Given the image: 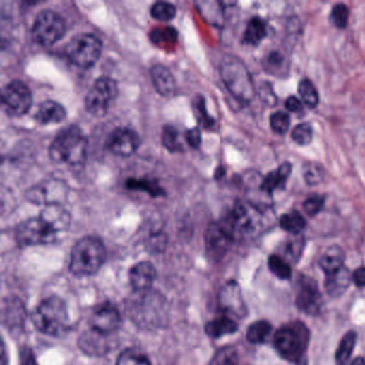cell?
Returning <instances> with one entry per match:
<instances>
[{
    "mask_svg": "<svg viewBox=\"0 0 365 365\" xmlns=\"http://www.w3.org/2000/svg\"><path fill=\"white\" fill-rule=\"evenodd\" d=\"M131 321L144 330L159 329L169 321L167 302L157 290L134 292L126 304Z\"/></svg>",
    "mask_w": 365,
    "mask_h": 365,
    "instance_id": "obj_1",
    "label": "cell"
},
{
    "mask_svg": "<svg viewBox=\"0 0 365 365\" xmlns=\"http://www.w3.org/2000/svg\"><path fill=\"white\" fill-rule=\"evenodd\" d=\"M31 321L38 331L54 337H62L69 333L70 317L64 300L57 296L45 298L33 311Z\"/></svg>",
    "mask_w": 365,
    "mask_h": 365,
    "instance_id": "obj_2",
    "label": "cell"
},
{
    "mask_svg": "<svg viewBox=\"0 0 365 365\" xmlns=\"http://www.w3.org/2000/svg\"><path fill=\"white\" fill-rule=\"evenodd\" d=\"M49 155L55 163L80 165L86 160V136L78 126H66L54 138L49 146Z\"/></svg>",
    "mask_w": 365,
    "mask_h": 365,
    "instance_id": "obj_3",
    "label": "cell"
},
{
    "mask_svg": "<svg viewBox=\"0 0 365 365\" xmlns=\"http://www.w3.org/2000/svg\"><path fill=\"white\" fill-rule=\"evenodd\" d=\"M107 249L99 238L88 236L78 240L70 254L69 269L76 277L95 275L107 261Z\"/></svg>",
    "mask_w": 365,
    "mask_h": 365,
    "instance_id": "obj_4",
    "label": "cell"
},
{
    "mask_svg": "<svg viewBox=\"0 0 365 365\" xmlns=\"http://www.w3.org/2000/svg\"><path fill=\"white\" fill-rule=\"evenodd\" d=\"M220 73L230 95L242 103L252 101L255 97L254 83L246 64L239 57L224 56L220 66Z\"/></svg>",
    "mask_w": 365,
    "mask_h": 365,
    "instance_id": "obj_5",
    "label": "cell"
},
{
    "mask_svg": "<svg viewBox=\"0 0 365 365\" xmlns=\"http://www.w3.org/2000/svg\"><path fill=\"white\" fill-rule=\"evenodd\" d=\"M261 209L250 202L239 201L232 207L221 226L232 240L251 237L261 226Z\"/></svg>",
    "mask_w": 365,
    "mask_h": 365,
    "instance_id": "obj_6",
    "label": "cell"
},
{
    "mask_svg": "<svg viewBox=\"0 0 365 365\" xmlns=\"http://www.w3.org/2000/svg\"><path fill=\"white\" fill-rule=\"evenodd\" d=\"M308 329L301 323L281 328L275 335V346L286 360L297 362L301 358L309 343Z\"/></svg>",
    "mask_w": 365,
    "mask_h": 365,
    "instance_id": "obj_7",
    "label": "cell"
},
{
    "mask_svg": "<svg viewBox=\"0 0 365 365\" xmlns=\"http://www.w3.org/2000/svg\"><path fill=\"white\" fill-rule=\"evenodd\" d=\"M102 53V42L91 33H82L66 45V54L72 64L82 69L95 66Z\"/></svg>",
    "mask_w": 365,
    "mask_h": 365,
    "instance_id": "obj_8",
    "label": "cell"
},
{
    "mask_svg": "<svg viewBox=\"0 0 365 365\" xmlns=\"http://www.w3.org/2000/svg\"><path fill=\"white\" fill-rule=\"evenodd\" d=\"M118 95V85L112 78L102 76L95 80L85 99L87 112L95 117L107 115L112 103Z\"/></svg>",
    "mask_w": 365,
    "mask_h": 365,
    "instance_id": "obj_9",
    "label": "cell"
},
{
    "mask_svg": "<svg viewBox=\"0 0 365 365\" xmlns=\"http://www.w3.org/2000/svg\"><path fill=\"white\" fill-rule=\"evenodd\" d=\"M66 26L57 12L45 10L37 16L32 26V38L38 44L51 47L64 38Z\"/></svg>",
    "mask_w": 365,
    "mask_h": 365,
    "instance_id": "obj_10",
    "label": "cell"
},
{
    "mask_svg": "<svg viewBox=\"0 0 365 365\" xmlns=\"http://www.w3.org/2000/svg\"><path fill=\"white\" fill-rule=\"evenodd\" d=\"M16 236L20 246H33L54 244L58 234L44 220L38 217L22 222L16 228Z\"/></svg>",
    "mask_w": 365,
    "mask_h": 365,
    "instance_id": "obj_11",
    "label": "cell"
},
{
    "mask_svg": "<svg viewBox=\"0 0 365 365\" xmlns=\"http://www.w3.org/2000/svg\"><path fill=\"white\" fill-rule=\"evenodd\" d=\"M1 97L4 107L14 116L24 115L32 105L30 89L22 80H12L6 85L1 92Z\"/></svg>",
    "mask_w": 365,
    "mask_h": 365,
    "instance_id": "obj_12",
    "label": "cell"
},
{
    "mask_svg": "<svg viewBox=\"0 0 365 365\" xmlns=\"http://www.w3.org/2000/svg\"><path fill=\"white\" fill-rule=\"evenodd\" d=\"M68 195V186L58 180H47L33 186L26 193V198L33 204L51 206L61 205Z\"/></svg>",
    "mask_w": 365,
    "mask_h": 365,
    "instance_id": "obj_13",
    "label": "cell"
},
{
    "mask_svg": "<svg viewBox=\"0 0 365 365\" xmlns=\"http://www.w3.org/2000/svg\"><path fill=\"white\" fill-rule=\"evenodd\" d=\"M90 325L91 329L103 333L107 337L113 335L121 325V316H120L119 311L109 302L99 304L91 314Z\"/></svg>",
    "mask_w": 365,
    "mask_h": 365,
    "instance_id": "obj_14",
    "label": "cell"
},
{
    "mask_svg": "<svg viewBox=\"0 0 365 365\" xmlns=\"http://www.w3.org/2000/svg\"><path fill=\"white\" fill-rule=\"evenodd\" d=\"M217 301L220 309L224 313L239 318L246 315V302L242 298L241 289L237 282L229 281L222 286L217 296Z\"/></svg>",
    "mask_w": 365,
    "mask_h": 365,
    "instance_id": "obj_15",
    "label": "cell"
},
{
    "mask_svg": "<svg viewBox=\"0 0 365 365\" xmlns=\"http://www.w3.org/2000/svg\"><path fill=\"white\" fill-rule=\"evenodd\" d=\"M140 145V136L136 131L128 128H117L107 140V147L114 155L130 157Z\"/></svg>",
    "mask_w": 365,
    "mask_h": 365,
    "instance_id": "obj_16",
    "label": "cell"
},
{
    "mask_svg": "<svg viewBox=\"0 0 365 365\" xmlns=\"http://www.w3.org/2000/svg\"><path fill=\"white\" fill-rule=\"evenodd\" d=\"M26 313V308L20 299L16 297L4 299L1 321L12 335H18L24 329Z\"/></svg>",
    "mask_w": 365,
    "mask_h": 365,
    "instance_id": "obj_17",
    "label": "cell"
},
{
    "mask_svg": "<svg viewBox=\"0 0 365 365\" xmlns=\"http://www.w3.org/2000/svg\"><path fill=\"white\" fill-rule=\"evenodd\" d=\"M234 240L224 230L220 223H211L206 230L205 244L209 257L213 261H220L229 249L230 244Z\"/></svg>",
    "mask_w": 365,
    "mask_h": 365,
    "instance_id": "obj_18",
    "label": "cell"
},
{
    "mask_svg": "<svg viewBox=\"0 0 365 365\" xmlns=\"http://www.w3.org/2000/svg\"><path fill=\"white\" fill-rule=\"evenodd\" d=\"M296 302L297 306L306 313L314 314L319 310L321 294L316 283L313 280L301 277L297 290Z\"/></svg>",
    "mask_w": 365,
    "mask_h": 365,
    "instance_id": "obj_19",
    "label": "cell"
},
{
    "mask_svg": "<svg viewBox=\"0 0 365 365\" xmlns=\"http://www.w3.org/2000/svg\"><path fill=\"white\" fill-rule=\"evenodd\" d=\"M155 279H157V269L150 261H140L136 263L128 273V280L134 292L152 289Z\"/></svg>",
    "mask_w": 365,
    "mask_h": 365,
    "instance_id": "obj_20",
    "label": "cell"
},
{
    "mask_svg": "<svg viewBox=\"0 0 365 365\" xmlns=\"http://www.w3.org/2000/svg\"><path fill=\"white\" fill-rule=\"evenodd\" d=\"M78 347L89 357H102L109 352L107 335L90 329L85 331L78 339Z\"/></svg>",
    "mask_w": 365,
    "mask_h": 365,
    "instance_id": "obj_21",
    "label": "cell"
},
{
    "mask_svg": "<svg viewBox=\"0 0 365 365\" xmlns=\"http://www.w3.org/2000/svg\"><path fill=\"white\" fill-rule=\"evenodd\" d=\"M292 165L289 162H284L275 171L270 172L263 178L259 189L267 195L273 194L275 191L284 190L288 178L292 175Z\"/></svg>",
    "mask_w": 365,
    "mask_h": 365,
    "instance_id": "obj_22",
    "label": "cell"
},
{
    "mask_svg": "<svg viewBox=\"0 0 365 365\" xmlns=\"http://www.w3.org/2000/svg\"><path fill=\"white\" fill-rule=\"evenodd\" d=\"M155 90L163 97H171L176 91V80L173 74L163 64H155L150 71Z\"/></svg>",
    "mask_w": 365,
    "mask_h": 365,
    "instance_id": "obj_23",
    "label": "cell"
},
{
    "mask_svg": "<svg viewBox=\"0 0 365 365\" xmlns=\"http://www.w3.org/2000/svg\"><path fill=\"white\" fill-rule=\"evenodd\" d=\"M39 217L44 220L57 234L66 232L70 226V213L61 205H51L41 211Z\"/></svg>",
    "mask_w": 365,
    "mask_h": 365,
    "instance_id": "obj_24",
    "label": "cell"
},
{
    "mask_svg": "<svg viewBox=\"0 0 365 365\" xmlns=\"http://www.w3.org/2000/svg\"><path fill=\"white\" fill-rule=\"evenodd\" d=\"M66 111L61 104L55 101L41 103L36 114V119L41 124H56L64 121Z\"/></svg>",
    "mask_w": 365,
    "mask_h": 365,
    "instance_id": "obj_25",
    "label": "cell"
},
{
    "mask_svg": "<svg viewBox=\"0 0 365 365\" xmlns=\"http://www.w3.org/2000/svg\"><path fill=\"white\" fill-rule=\"evenodd\" d=\"M238 330L237 323L232 321L230 317L220 316L213 319L205 325V332L209 337L213 339H220L224 335H232Z\"/></svg>",
    "mask_w": 365,
    "mask_h": 365,
    "instance_id": "obj_26",
    "label": "cell"
},
{
    "mask_svg": "<svg viewBox=\"0 0 365 365\" xmlns=\"http://www.w3.org/2000/svg\"><path fill=\"white\" fill-rule=\"evenodd\" d=\"M345 254L342 248L337 246H330L327 249L321 258V267L328 275L337 273L344 267Z\"/></svg>",
    "mask_w": 365,
    "mask_h": 365,
    "instance_id": "obj_27",
    "label": "cell"
},
{
    "mask_svg": "<svg viewBox=\"0 0 365 365\" xmlns=\"http://www.w3.org/2000/svg\"><path fill=\"white\" fill-rule=\"evenodd\" d=\"M267 37V24L263 18L254 16L249 20L244 33V43L257 47Z\"/></svg>",
    "mask_w": 365,
    "mask_h": 365,
    "instance_id": "obj_28",
    "label": "cell"
},
{
    "mask_svg": "<svg viewBox=\"0 0 365 365\" xmlns=\"http://www.w3.org/2000/svg\"><path fill=\"white\" fill-rule=\"evenodd\" d=\"M352 279V275L348 269L343 267L337 273L328 275L327 283H325L327 292L332 296H340L347 289Z\"/></svg>",
    "mask_w": 365,
    "mask_h": 365,
    "instance_id": "obj_29",
    "label": "cell"
},
{
    "mask_svg": "<svg viewBox=\"0 0 365 365\" xmlns=\"http://www.w3.org/2000/svg\"><path fill=\"white\" fill-rule=\"evenodd\" d=\"M263 66L265 71L271 76H287V60L283 54L277 51H273L267 54L263 60Z\"/></svg>",
    "mask_w": 365,
    "mask_h": 365,
    "instance_id": "obj_30",
    "label": "cell"
},
{
    "mask_svg": "<svg viewBox=\"0 0 365 365\" xmlns=\"http://www.w3.org/2000/svg\"><path fill=\"white\" fill-rule=\"evenodd\" d=\"M280 226L292 235H298L306 227V220L299 211L292 210L280 217Z\"/></svg>",
    "mask_w": 365,
    "mask_h": 365,
    "instance_id": "obj_31",
    "label": "cell"
},
{
    "mask_svg": "<svg viewBox=\"0 0 365 365\" xmlns=\"http://www.w3.org/2000/svg\"><path fill=\"white\" fill-rule=\"evenodd\" d=\"M298 92L301 97L302 102L309 109H315L319 103V95L315 85L309 78L300 80L298 85Z\"/></svg>",
    "mask_w": 365,
    "mask_h": 365,
    "instance_id": "obj_32",
    "label": "cell"
},
{
    "mask_svg": "<svg viewBox=\"0 0 365 365\" xmlns=\"http://www.w3.org/2000/svg\"><path fill=\"white\" fill-rule=\"evenodd\" d=\"M357 335L354 331L348 332L347 335L342 339L337 352V362L339 365H346L349 361L350 356L354 352L356 345Z\"/></svg>",
    "mask_w": 365,
    "mask_h": 365,
    "instance_id": "obj_33",
    "label": "cell"
},
{
    "mask_svg": "<svg viewBox=\"0 0 365 365\" xmlns=\"http://www.w3.org/2000/svg\"><path fill=\"white\" fill-rule=\"evenodd\" d=\"M270 323L265 321H259L249 327L246 332V339L250 343L261 344L265 341L267 337L270 335Z\"/></svg>",
    "mask_w": 365,
    "mask_h": 365,
    "instance_id": "obj_34",
    "label": "cell"
},
{
    "mask_svg": "<svg viewBox=\"0 0 365 365\" xmlns=\"http://www.w3.org/2000/svg\"><path fill=\"white\" fill-rule=\"evenodd\" d=\"M116 365H152L148 357L136 348L126 349L118 357Z\"/></svg>",
    "mask_w": 365,
    "mask_h": 365,
    "instance_id": "obj_35",
    "label": "cell"
},
{
    "mask_svg": "<svg viewBox=\"0 0 365 365\" xmlns=\"http://www.w3.org/2000/svg\"><path fill=\"white\" fill-rule=\"evenodd\" d=\"M193 111L198 120L199 124L205 128H211L215 126V120L207 113L205 99L202 95H196L193 101Z\"/></svg>",
    "mask_w": 365,
    "mask_h": 365,
    "instance_id": "obj_36",
    "label": "cell"
},
{
    "mask_svg": "<svg viewBox=\"0 0 365 365\" xmlns=\"http://www.w3.org/2000/svg\"><path fill=\"white\" fill-rule=\"evenodd\" d=\"M314 131L313 126L308 122H302L294 126L292 131V138L296 144L300 146H308L312 143Z\"/></svg>",
    "mask_w": 365,
    "mask_h": 365,
    "instance_id": "obj_37",
    "label": "cell"
},
{
    "mask_svg": "<svg viewBox=\"0 0 365 365\" xmlns=\"http://www.w3.org/2000/svg\"><path fill=\"white\" fill-rule=\"evenodd\" d=\"M162 144L171 152H179L182 150V144L179 140V132L172 126H166L163 128Z\"/></svg>",
    "mask_w": 365,
    "mask_h": 365,
    "instance_id": "obj_38",
    "label": "cell"
},
{
    "mask_svg": "<svg viewBox=\"0 0 365 365\" xmlns=\"http://www.w3.org/2000/svg\"><path fill=\"white\" fill-rule=\"evenodd\" d=\"M238 362H239V358L236 348L226 346L215 352L210 365H238Z\"/></svg>",
    "mask_w": 365,
    "mask_h": 365,
    "instance_id": "obj_39",
    "label": "cell"
},
{
    "mask_svg": "<svg viewBox=\"0 0 365 365\" xmlns=\"http://www.w3.org/2000/svg\"><path fill=\"white\" fill-rule=\"evenodd\" d=\"M350 10L345 4H335L331 9L330 20L337 28L344 29L347 27L349 20Z\"/></svg>",
    "mask_w": 365,
    "mask_h": 365,
    "instance_id": "obj_40",
    "label": "cell"
},
{
    "mask_svg": "<svg viewBox=\"0 0 365 365\" xmlns=\"http://www.w3.org/2000/svg\"><path fill=\"white\" fill-rule=\"evenodd\" d=\"M126 186L130 190L144 191L151 196H159V195L163 194L161 186L157 182L148 179H130L126 182Z\"/></svg>",
    "mask_w": 365,
    "mask_h": 365,
    "instance_id": "obj_41",
    "label": "cell"
},
{
    "mask_svg": "<svg viewBox=\"0 0 365 365\" xmlns=\"http://www.w3.org/2000/svg\"><path fill=\"white\" fill-rule=\"evenodd\" d=\"M176 7L169 3H155L151 7L150 14L153 18L160 22H169L176 16Z\"/></svg>",
    "mask_w": 365,
    "mask_h": 365,
    "instance_id": "obj_42",
    "label": "cell"
},
{
    "mask_svg": "<svg viewBox=\"0 0 365 365\" xmlns=\"http://www.w3.org/2000/svg\"><path fill=\"white\" fill-rule=\"evenodd\" d=\"M271 130L277 134H285L290 126V116L286 112H275L269 118Z\"/></svg>",
    "mask_w": 365,
    "mask_h": 365,
    "instance_id": "obj_43",
    "label": "cell"
},
{
    "mask_svg": "<svg viewBox=\"0 0 365 365\" xmlns=\"http://www.w3.org/2000/svg\"><path fill=\"white\" fill-rule=\"evenodd\" d=\"M269 268L275 273L277 277L281 279H289L292 275V268L290 265L277 255H271L269 257Z\"/></svg>",
    "mask_w": 365,
    "mask_h": 365,
    "instance_id": "obj_44",
    "label": "cell"
},
{
    "mask_svg": "<svg viewBox=\"0 0 365 365\" xmlns=\"http://www.w3.org/2000/svg\"><path fill=\"white\" fill-rule=\"evenodd\" d=\"M323 206H325V197L321 195H311L304 203V211L310 217L318 215L323 210Z\"/></svg>",
    "mask_w": 365,
    "mask_h": 365,
    "instance_id": "obj_45",
    "label": "cell"
},
{
    "mask_svg": "<svg viewBox=\"0 0 365 365\" xmlns=\"http://www.w3.org/2000/svg\"><path fill=\"white\" fill-rule=\"evenodd\" d=\"M177 31L173 28H164L155 30V32L151 35L153 38V41L155 43L162 42V41H167V42H176L177 40Z\"/></svg>",
    "mask_w": 365,
    "mask_h": 365,
    "instance_id": "obj_46",
    "label": "cell"
},
{
    "mask_svg": "<svg viewBox=\"0 0 365 365\" xmlns=\"http://www.w3.org/2000/svg\"><path fill=\"white\" fill-rule=\"evenodd\" d=\"M304 177L309 186H315L321 181V169L314 165H306L304 167Z\"/></svg>",
    "mask_w": 365,
    "mask_h": 365,
    "instance_id": "obj_47",
    "label": "cell"
},
{
    "mask_svg": "<svg viewBox=\"0 0 365 365\" xmlns=\"http://www.w3.org/2000/svg\"><path fill=\"white\" fill-rule=\"evenodd\" d=\"M184 138H186L189 146L192 147V148H198L199 145L202 143V133L198 128H193L186 131Z\"/></svg>",
    "mask_w": 365,
    "mask_h": 365,
    "instance_id": "obj_48",
    "label": "cell"
},
{
    "mask_svg": "<svg viewBox=\"0 0 365 365\" xmlns=\"http://www.w3.org/2000/svg\"><path fill=\"white\" fill-rule=\"evenodd\" d=\"M285 107L288 112H292V113H301L304 111V102L294 95H290L286 99Z\"/></svg>",
    "mask_w": 365,
    "mask_h": 365,
    "instance_id": "obj_49",
    "label": "cell"
},
{
    "mask_svg": "<svg viewBox=\"0 0 365 365\" xmlns=\"http://www.w3.org/2000/svg\"><path fill=\"white\" fill-rule=\"evenodd\" d=\"M20 365H38L36 356L30 348L24 346L20 349Z\"/></svg>",
    "mask_w": 365,
    "mask_h": 365,
    "instance_id": "obj_50",
    "label": "cell"
},
{
    "mask_svg": "<svg viewBox=\"0 0 365 365\" xmlns=\"http://www.w3.org/2000/svg\"><path fill=\"white\" fill-rule=\"evenodd\" d=\"M150 244L151 249H152L155 252H161L164 246H166V237L163 234L155 235V237H152V239H151Z\"/></svg>",
    "mask_w": 365,
    "mask_h": 365,
    "instance_id": "obj_51",
    "label": "cell"
},
{
    "mask_svg": "<svg viewBox=\"0 0 365 365\" xmlns=\"http://www.w3.org/2000/svg\"><path fill=\"white\" fill-rule=\"evenodd\" d=\"M354 283L358 286H365V268H359L356 273H354Z\"/></svg>",
    "mask_w": 365,
    "mask_h": 365,
    "instance_id": "obj_52",
    "label": "cell"
},
{
    "mask_svg": "<svg viewBox=\"0 0 365 365\" xmlns=\"http://www.w3.org/2000/svg\"><path fill=\"white\" fill-rule=\"evenodd\" d=\"M1 363L3 365H7V354H6V345L3 344V357H1Z\"/></svg>",
    "mask_w": 365,
    "mask_h": 365,
    "instance_id": "obj_53",
    "label": "cell"
},
{
    "mask_svg": "<svg viewBox=\"0 0 365 365\" xmlns=\"http://www.w3.org/2000/svg\"><path fill=\"white\" fill-rule=\"evenodd\" d=\"M352 365H365V360L363 358H357L352 361Z\"/></svg>",
    "mask_w": 365,
    "mask_h": 365,
    "instance_id": "obj_54",
    "label": "cell"
},
{
    "mask_svg": "<svg viewBox=\"0 0 365 365\" xmlns=\"http://www.w3.org/2000/svg\"><path fill=\"white\" fill-rule=\"evenodd\" d=\"M224 174H225V169H224L223 167H220V169H217V174H215V177H217V179H220V178H221Z\"/></svg>",
    "mask_w": 365,
    "mask_h": 365,
    "instance_id": "obj_55",
    "label": "cell"
}]
</instances>
